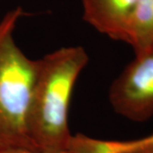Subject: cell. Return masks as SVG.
<instances>
[{"label": "cell", "instance_id": "obj_2", "mask_svg": "<svg viewBox=\"0 0 153 153\" xmlns=\"http://www.w3.org/2000/svg\"><path fill=\"white\" fill-rule=\"evenodd\" d=\"M24 14L16 7L0 20V152L37 150L29 135L27 117L38 61L29 58L14 38Z\"/></svg>", "mask_w": 153, "mask_h": 153}, {"label": "cell", "instance_id": "obj_3", "mask_svg": "<svg viewBox=\"0 0 153 153\" xmlns=\"http://www.w3.org/2000/svg\"><path fill=\"white\" fill-rule=\"evenodd\" d=\"M114 111L128 120L143 123L153 116V46L135 55L109 88Z\"/></svg>", "mask_w": 153, "mask_h": 153}, {"label": "cell", "instance_id": "obj_6", "mask_svg": "<svg viewBox=\"0 0 153 153\" xmlns=\"http://www.w3.org/2000/svg\"><path fill=\"white\" fill-rule=\"evenodd\" d=\"M126 44L131 46L134 55H142L153 46V0H137Z\"/></svg>", "mask_w": 153, "mask_h": 153}, {"label": "cell", "instance_id": "obj_4", "mask_svg": "<svg viewBox=\"0 0 153 153\" xmlns=\"http://www.w3.org/2000/svg\"><path fill=\"white\" fill-rule=\"evenodd\" d=\"M136 2L137 0H82V19L100 33L126 43Z\"/></svg>", "mask_w": 153, "mask_h": 153}, {"label": "cell", "instance_id": "obj_8", "mask_svg": "<svg viewBox=\"0 0 153 153\" xmlns=\"http://www.w3.org/2000/svg\"><path fill=\"white\" fill-rule=\"evenodd\" d=\"M149 153H153V152H149Z\"/></svg>", "mask_w": 153, "mask_h": 153}, {"label": "cell", "instance_id": "obj_7", "mask_svg": "<svg viewBox=\"0 0 153 153\" xmlns=\"http://www.w3.org/2000/svg\"><path fill=\"white\" fill-rule=\"evenodd\" d=\"M0 153H71L69 152H47L39 150H29V149H11L2 151Z\"/></svg>", "mask_w": 153, "mask_h": 153}, {"label": "cell", "instance_id": "obj_1", "mask_svg": "<svg viewBox=\"0 0 153 153\" xmlns=\"http://www.w3.org/2000/svg\"><path fill=\"white\" fill-rule=\"evenodd\" d=\"M27 128L37 150L68 152L72 134L68 115L72 92L89 58L82 46L55 49L37 60Z\"/></svg>", "mask_w": 153, "mask_h": 153}, {"label": "cell", "instance_id": "obj_5", "mask_svg": "<svg viewBox=\"0 0 153 153\" xmlns=\"http://www.w3.org/2000/svg\"><path fill=\"white\" fill-rule=\"evenodd\" d=\"M71 153H149L153 152V134L131 140H107L82 134H72Z\"/></svg>", "mask_w": 153, "mask_h": 153}]
</instances>
